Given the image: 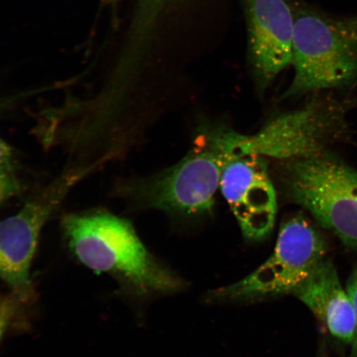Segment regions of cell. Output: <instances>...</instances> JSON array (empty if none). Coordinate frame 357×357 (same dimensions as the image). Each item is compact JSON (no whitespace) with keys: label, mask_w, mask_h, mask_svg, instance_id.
<instances>
[{"label":"cell","mask_w":357,"mask_h":357,"mask_svg":"<svg viewBox=\"0 0 357 357\" xmlns=\"http://www.w3.org/2000/svg\"><path fill=\"white\" fill-rule=\"evenodd\" d=\"M61 227L70 251L89 269L114 276L138 294L172 292L180 287L124 218L93 209L67 214Z\"/></svg>","instance_id":"6da1fadb"},{"label":"cell","mask_w":357,"mask_h":357,"mask_svg":"<svg viewBox=\"0 0 357 357\" xmlns=\"http://www.w3.org/2000/svg\"><path fill=\"white\" fill-rule=\"evenodd\" d=\"M294 77L287 96L350 86L357 79V16L294 13Z\"/></svg>","instance_id":"7a4b0ae2"},{"label":"cell","mask_w":357,"mask_h":357,"mask_svg":"<svg viewBox=\"0 0 357 357\" xmlns=\"http://www.w3.org/2000/svg\"><path fill=\"white\" fill-rule=\"evenodd\" d=\"M345 105L318 98L305 108L278 116L252 135L218 133L211 146L229 159L256 155L298 159L324 153L347 132Z\"/></svg>","instance_id":"3957f363"},{"label":"cell","mask_w":357,"mask_h":357,"mask_svg":"<svg viewBox=\"0 0 357 357\" xmlns=\"http://www.w3.org/2000/svg\"><path fill=\"white\" fill-rule=\"evenodd\" d=\"M289 198L332 231L343 244L357 248V172L324 153L291 160L285 174Z\"/></svg>","instance_id":"277c9868"},{"label":"cell","mask_w":357,"mask_h":357,"mask_svg":"<svg viewBox=\"0 0 357 357\" xmlns=\"http://www.w3.org/2000/svg\"><path fill=\"white\" fill-rule=\"evenodd\" d=\"M326 255L325 241L305 218L297 215L280 227L272 255L252 273L213 291L217 300H258L294 294Z\"/></svg>","instance_id":"5b68a950"},{"label":"cell","mask_w":357,"mask_h":357,"mask_svg":"<svg viewBox=\"0 0 357 357\" xmlns=\"http://www.w3.org/2000/svg\"><path fill=\"white\" fill-rule=\"evenodd\" d=\"M91 173L88 168L67 165L19 212L0 221V279L20 301H28L32 294L30 267L43 227L73 187Z\"/></svg>","instance_id":"8992f818"},{"label":"cell","mask_w":357,"mask_h":357,"mask_svg":"<svg viewBox=\"0 0 357 357\" xmlns=\"http://www.w3.org/2000/svg\"><path fill=\"white\" fill-rule=\"evenodd\" d=\"M230 159L211 146L145 181L125 182L115 192L141 205L174 213L211 212L223 168Z\"/></svg>","instance_id":"52a82bcc"},{"label":"cell","mask_w":357,"mask_h":357,"mask_svg":"<svg viewBox=\"0 0 357 357\" xmlns=\"http://www.w3.org/2000/svg\"><path fill=\"white\" fill-rule=\"evenodd\" d=\"M220 189L245 238H265L273 229L278 200L264 158L245 155L229 160Z\"/></svg>","instance_id":"ba28073f"},{"label":"cell","mask_w":357,"mask_h":357,"mask_svg":"<svg viewBox=\"0 0 357 357\" xmlns=\"http://www.w3.org/2000/svg\"><path fill=\"white\" fill-rule=\"evenodd\" d=\"M245 2L253 68L266 84L292 64L294 15L285 0Z\"/></svg>","instance_id":"9c48e42d"},{"label":"cell","mask_w":357,"mask_h":357,"mask_svg":"<svg viewBox=\"0 0 357 357\" xmlns=\"http://www.w3.org/2000/svg\"><path fill=\"white\" fill-rule=\"evenodd\" d=\"M294 294L334 337L352 344L356 333L354 307L330 259L324 258Z\"/></svg>","instance_id":"30bf717a"},{"label":"cell","mask_w":357,"mask_h":357,"mask_svg":"<svg viewBox=\"0 0 357 357\" xmlns=\"http://www.w3.org/2000/svg\"><path fill=\"white\" fill-rule=\"evenodd\" d=\"M21 190V183L13 172V167L0 164V204L19 195Z\"/></svg>","instance_id":"8fae6325"},{"label":"cell","mask_w":357,"mask_h":357,"mask_svg":"<svg viewBox=\"0 0 357 357\" xmlns=\"http://www.w3.org/2000/svg\"><path fill=\"white\" fill-rule=\"evenodd\" d=\"M19 302L15 296L4 298L0 301V342L15 314Z\"/></svg>","instance_id":"7c38bea8"},{"label":"cell","mask_w":357,"mask_h":357,"mask_svg":"<svg viewBox=\"0 0 357 357\" xmlns=\"http://www.w3.org/2000/svg\"><path fill=\"white\" fill-rule=\"evenodd\" d=\"M347 291L350 297L352 307H354L356 324V333L354 342L351 344V354L350 357H357V264L352 271L347 284Z\"/></svg>","instance_id":"4fadbf2b"},{"label":"cell","mask_w":357,"mask_h":357,"mask_svg":"<svg viewBox=\"0 0 357 357\" xmlns=\"http://www.w3.org/2000/svg\"><path fill=\"white\" fill-rule=\"evenodd\" d=\"M13 150L2 138H0V164L13 167Z\"/></svg>","instance_id":"5bb4252c"},{"label":"cell","mask_w":357,"mask_h":357,"mask_svg":"<svg viewBox=\"0 0 357 357\" xmlns=\"http://www.w3.org/2000/svg\"><path fill=\"white\" fill-rule=\"evenodd\" d=\"M105 2L107 3H114L116 1H117V0H105Z\"/></svg>","instance_id":"9a60e30c"}]
</instances>
